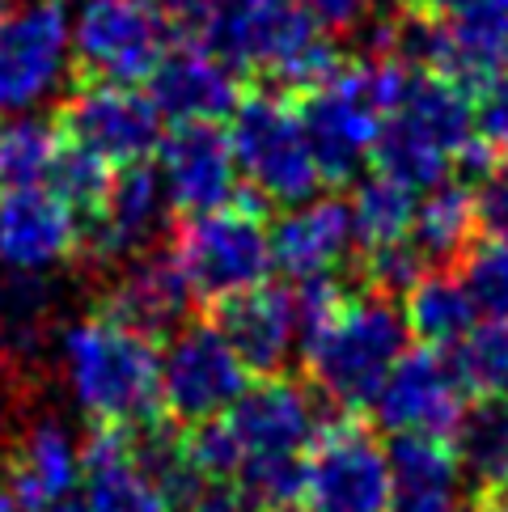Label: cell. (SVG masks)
Instances as JSON below:
<instances>
[{
    "instance_id": "1",
    "label": "cell",
    "mask_w": 508,
    "mask_h": 512,
    "mask_svg": "<svg viewBox=\"0 0 508 512\" xmlns=\"http://www.w3.org/2000/svg\"><path fill=\"white\" fill-rule=\"evenodd\" d=\"M310 390L339 415L373 407L394 360L411 347L403 309L386 292H339L335 305L297 335Z\"/></svg>"
},
{
    "instance_id": "2",
    "label": "cell",
    "mask_w": 508,
    "mask_h": 512,
    "mask_svg": "<svg viewBox=\"0 0 508 512\" xmlns=\"http://www.w3.org/2000/svg\"><path fill=\"white\" fill-rule=\"evenodd\" d=\"M64 386L89 424L106 428H144L161 419L157 339L132 331L106 309L68 322L56 339Z\"/></svg>"
},
{
    "instance_id": "3",
    "label": "cell",
    "mask_w": 508,
    "mask_h": 512,
    "mask_svg": "<svg viewBox=\"0 0 508 512\" xmlns=\"http://www.w3.org/2000/svg\"><path fill=\"white\" fill-rule=\"evenodd\" d=\"M199 43L212 47L238 77H267L293 98L322 85L343 64L339 47L301 0H216Z\"/></svg>"
},
{
    "instance_id": "4",
    "label": "cell",
    "mask_w": 508,
    "mask_h": 512,
    "mask_svg": "<svg viewBox=\"0 0 508 512\" xmlns=\"http://www.w3.org/2000/svg\"><path fill=\"white\" fill-rule=\"evenodd\" d=\"M229 144L238 161V178L259 204L293 208L322 191L314 149L305 140L297 98L284 89H242L229 111Z\"/></svg>"
},
{
    "instance_id": "5",
    "label": "cell",
    "mask_w": 508,
    "mask_h": 512,
    "mask_svg": "<svg viewBox=\"0 0 508 512\" xmlns=\"http://www.w3.org/2000/svg\"><path fill=\"white\" fill-rule=\"evenodd\" d=\"M170 259L183 271L199 305H221L263 284L271 271V233L263 204L246 191L212 212L187 216L170 242Z\"/></svg>"
},
{
    "instance_id": "6",
    "label": "cell",
    "mask_w": 508,
    "mask_h": 512,
    "mask_svg": "<svg viewBox=\"0 0 508 512\" xmlns=\"http://www.w3.org/2000/svg\"><path fill=\"white\" fill-rule=\"evenodd\" d=\"M68 39L81 77L140 85L174 47V26L157 0H81Z\"/></svg>"
},
{
    "instance_id": "7",
    "label": "cell",
    "mask_w": 508,
    "mask_h": 512,
    "mask_svg": "<svg viewBox=\"0 0 508 512\" xmlns=\"http://www.w3.org/2000/svg\"><path fill=\"white\" fill-rule=\"evenodd\" d=\"M390 462L360 415H326L305 449L301 504L310 512H390Z\"/></svg>"
},
{
    "instance_id": "8",
    "label": "cell",
    "mask_w": 508,
    "mask_h": 512,
    "mask_svg": "<svg viewBox=\"0 0 508 512\" xmlns=\"http://www.w3.org/2000/svg\"><path fill=\"white\" fill-rule=\"evenodd\" d=\"M157 369V394L161 415L178 428L204 424V419L225 415L238 394L250 386V369L238 360V352L216 331V322H183L166 335Z\"/></svg>"
},
{
    "instance_id": "9",
    "label": "cell",
    "mask_w": 508,
    "mask_h": 512,
    "mask_svg": "<svg viewBox=\"0 0 508 512\" xmlns=\"http://www.w3.org/2000/svg\"><path fill=\"white\" fill-rule=\"evenodd\" d=\"M56 132L77 144V149L102 157L106 166H132V161H149L166 119L157 115L149 89L132 81H94L81 77L72 85L60 111H56Z\"/></svg>"
},
{
    "instance_id": "10",
    "label": "cell",
    "mask_w": 508,
    "mask_h": 512,
    "mask_svg": "<svg viewBox=\"0 0 508 512\" xmlns=\"http://www.w3.org/2000/svg\"><path fill=\"white\" fill-rule=\"evenodd\" d=\"M72 64L68 9L26 0L0 13V115H26L60 89Z\"/></svg>"
},
{
    "instance_id": "11",
    "label": "cell",
    "mask_w": 508,
    "mask_h": 512,
    "mask_svg": "<svg viewBox=\"0 0 508 512\" xmlns=\"http://www.w3.org/2000/svg\"><path fill=\"white\" fill-rule=\"evenodd\" d=\"M322 398L310 390V381L288 373H267L238 394L225 411V424L246 462H276V457H305L322 428Z\"/></svg>"
},
{
    "instance_id": "12",
    "label": "cell",
    "mask_w": 508,
    "mask_h": 512,
    "mask_svg": "<svg viewBox=\"0 0 508 512\" xmlns=\"http://www.w3.org/2000/svg\"><path fill=\"white\" fill-rule=\"evenodd\" d=\"M466 386L441 347H407L373 398L377 428L390 436H449L466 407Z\"/></svg>"
},
{
    "instance_id": "13",
    "label": "cell",
    "mask_w": 508,
    "mask_h": 512,
    "mask_svg": "<svg viewBox=\"0 0 508 512\" xmlns=\"http://www.w3.org/2000/svg\"><path fill=\"white\" fill-rule=\"evenodd\" d=\"M153 157L161 191L174 212H212L238 195V161L221 123H174L170 132H161Z\"/></svg>"
},
{
    "instance_id": "14",
    "label": "cell",
    "mask_w": 508,
    "mask_h": 512,
    "mask_svg": "<svg viewBox=\"0 0 508 512\" xmlns=\"http://www.w3.org/2000/svg\"><path fill=\"white\" fill-rule=\"evenodd\" d=\"M81 254V221L47 182L0 187V267L51 276Z\"/></svg>"
},
{
    "instance_id": "15",
    "label": "cell",
    "mask_w": 508,
    "mask_h": 512,
    "mask_svg": "<svg viewBox=\"0 0 508 512\" xmlns=\"http://www.w3.org/2000/svg\"><path fill=\"white\" fill-rule=\"evenodd\" d=\"M166 191L149 161L119 166L102 208L81 225V254L89 263H123L153 250V237L166 225Z\"/></svg>"
},
{
    "instance_id": "16",
    "label": "cell",
    "mask_w": 508,
    "mask_h": 512,
    "mask_svg": "<svg viewBox=\"0 0 508 512\" xmlns=\"http://www.w3.org/2000/svg\"><path fill=\"white\" fill-rule=\"evenodd\" d=\"M441 30L437 68L479 94L508 72V0H424L420 5Z\"/></svg>"
},
{
    "instance_id": "17",
    "label": "cell",
    "mask_w": 508,
    "mask_h": 512,
    "mask_svg": "<svg viewBox=\"0 0 508 512\" xmlns=\"http://www.w3.org/2000/svg\"><path fill=\"white\" fill-rule=\"evenodd\" d=\"M149 98L166 123H221L242 98V77L212 47L183 39L149 72Z\"/></svg>"
},
{
    "instance_id": "18",
    "label": "cell",
    "mask_w": 508,
    "mask_h": 512,
    "mask_svg": "<svg viewBox=\"0 0 508 512\" xmlns=\"http://www.w3.org/2000/svg\"><path fill=\"white\" fill-rule=\"evenodd\" d=\"M271 233V267H280L293 284L305 280H335V271L352 259V221L348 199L339 195H310L305 204L280 212Z\"/></svg>"
},
{
    "instance_id": "19",
    "label": "cell",
    "mask_w": 508,
    "mask_h": 512,
    "mask_svg": "<svg viewBox=\"0 0 508 512\" xmlns=\"http://www.w3.org/2000/svg\"><path fill=\"white\" fill-rule=\"evenodd\" d=\"M0 466L9 474L5 487L26 512H47L81 491V441L56 415L30 419L9 449H0Z\"/></svg>"
},
{
    "instance_id": "20",
    "label": "cell",
    "mask_w": 508,
    "mask_h": 512,
    "mask_svg": "<svg viewBox=\"0 0 508 512\" xmlns=\"http://www.w3.org/2000/svg\"><path fill=\"white\" fill-rule=\"evenodd\" d=\"M212 322L225 335V343L238 352V360L250 369V377L284 373L288 356L297 347V305L293 292L280 284H254L238 297L212 305Z\"/></svg>"
},
{
    "instance_id": "21",
    "label": "cell",
    "mask_w": 508,
    "mask_h": 512,
    "mask_svg": "<svg viewBox=\"0 0 508 512\" xmlns=\"http://www.w3.org/2000/svg\"><path fill=\"white\" fill-rule=\"evenodd\" d=\"M191 288L183 280V271L174 267L170 250H144L123 259V271L111 280L102 309L123 326L149 335V339H166L191 318Z\"/></svg>"
},
{
    "instance_id": "22",
    "label": "cell",
    "mask_w": 508,
    "mask_h": 512,
    "mask_svg": "<svg viewBox=\"0 0 508 512\" xmlns=\"http://www.w3.org/2000/svg\"><path fill=\"white\" fill-rule=\"evenodd\" d=\"M81 491L89 512H174L161 487L140 470L127 428L89 424L81 441Z\"/></svg>"
},
{
    "instance_id": "23",
    "label": "cell",
    "mask_w": 508,
    "mask_h": 512,
    "mask_svg": "<svg viewBox=\"0 0 508 512\" xmlns=\"http://www.w3.org/2000/svg\"><path fill=\"white\" fill-rule=\"evenodd\" d=\"M445 441L453 449V462H458V483L470 491V500L487 504L508 487V398H466Z\"/></svg>"
},
{
    "instance_id": "24",
    "label": "cell",
    "mask_w": 508,
    "mask_h": 512,
    "mask_svg": "<svg viewBox=\"0 0 508 512\" xmlns=\"http://www.w3.org/2000/svg\"><path fill=\"white\" fill-rule=\"evenodd\" d=\"M51 284L34 271H0V364L22 377L51 347Z\"/></svg>"
},
{
    "instance_id": "25",
    "label": "cell",
    "mask_w": 508,
    "mask_h": 512,
    "mask_svg": "<svg viewBox=\"0 0 508 512\" xmlns=\"http://www.w3.org/2000/svg\"><path fill=\"white\" fill-rule=\"evenodd\" d=\"M479 237V208H475V187L462 178H441L437 187L415 195V221H411V242L420 246L424 259L453 263L462 250Z\"/></svg>"
},
{
    "instance_id": "26",
    "label": "cell",
    "mask_w": 508,
    "mask_h": 512,
    "mask_svg": "<svg viewBox=\"0 0 508 512\" xmlns=\"http://www.w3.org/2000/svg\"><path fill=\"white\" fill-rule=\"evenodd\" d=\"M403 322H407V335L420 339L424 347H458L462 335L479 322V309L475 301L466 297L462 280L453 271H424L407 292H403Z\"/></svg>"
},
{
    "instance_id": "27",
    "label": "cell",
    "mask_w": 508,
    "mask_h": 512,
    "mask_svg": "<svg viewBox=\"0 0 508 512\" xmlns=\"http://www.w3.org/2000/svg\"><path fill=\"white\" fill-rule=\"evenodd\" d=\"M369 170L394 178L398 187L407 191H428L437 187L441 178L453 174V157L441 149L437 140H428L420 127L403 115H386L381 132L373 140V153H369Z\"/></svg>"
},
{
    "instance_id": "28",
    "label": "cell",
    "mask_w": 508,
    "mask_h": 512,
    "mask_svg": "<svg viewBox=\"0 0 508 512\" xmlns=\"http://www.w3.org/2000/svg\"><path fill=\"white\" fill-rule=\"evenodd\" d=\"M348 221H352V242L360 250L407 242L415 221V191L398 187L394 178L373 170L356 182V191L348 199Z\"/></svg>"
},
{
    "instance_id": "29",
    "label": "cell",
    "mask_w": 508,
    "mask_h": 512,
    "mask_svg": "<svg viewBox=\"0 0 508 512\" xmlns=\"http://www.w3.org/2000/svg\"><path fill=\"white\" fill-rule=\"evenodd\" d=\"M466 394H496L508 398V318H479L462 343L453 347Z\"/></svg>"
},
{
    "instance_id": "30",
    "label": "cell",
    "mask_w": 508,
    "mask_h": 512,
    "mask_svg": "<svg viewBox=\"0 0 508 512\" xmlns=\"http://www.w3.org/2000/svg\"><path fill=\"white\" fill-rule=\"evenodd\" d=\"M60 149L56 123L17 115L13 123H0V187H30L43 182Z\"/></svg>"
},
{
    "instance_id": "31",
    "label": "cell",
    "mask_w": 508,
    "mask_h": 512,
    "mask_svg": "<svg viewBox=\"0 0 508 512\" xmlns=\"http://www.w3.org/2000/svg\"><path fill=\"white\" fill-rule=\"evenodd\" d=\"M111 178H115V166H106L102 157L85 153V149H77V144H68V140L60 136L56 161H51V170H47L43 182L64 199L72 212H77V221L85 225L89 216L102 208L106 191H111Z\"/></svg>"
},
{
    "instance_id": "32",
    "label": "cell",
    "mask_w": 508,
    "mask_h": 512,
    "mask_svg": "<svg viewBox=\"0 0 508 512\" xmlns=\"http://www.w3.org/2000/svg\"><path fill=\"white\" fill-rule=\"evenodd\" d=\"M458 280L466 297L475 301L479 318H508V242L504 237H475L462 259H458Z\"/></svg>"
},
{
    "instance_id": "33",
    "label": "cell",
    "mask_w": 508,
    "mask_h": 512,
    "mask_svg": "<svg viewBox=\"0 0 508 512\" xmlns=\"http://www.w3.org/2000/svg\"><path fill=\"white\" fill-rule=\"evenodd\" d=\"M360 271H365L369 288L386 292V297H403V292L424 276V254L407 237V242H394V246L360 250Z\"/></svg>"
},
{
    "instance_id": "34",
    "label": "cell",
    "mask_w": 508,
    "mask_h": 512,
    "mask_svg": "<svg viewBox=\"0 0 508 512\" xmlns=\"http://www.w3.org/2000/svg\"><path fill=\"white\" fill-rule=\"evenodd\" d=\"M475 132L496 157V166L508 170V81L496 77L475 94Z\"/></svg>"
},
{
    "instance_id": "35",
    "label": "cell",
    "mask_w": 508,
    "mask_h": 512,
    "mask_svg": "<svg viewBox=\"0 0 508 512\" xmlns=\"http://www.w3.org/2000/svg\"><path fill=\"white\" fill-rule=\"evenodd\" d=\"M174 512H259L238 479H199Z\"/></svg>"
},
{
    "instance_id": "36",
    "label": "cell",
    "mask_w": 508,
    "mask_h": 512,
    "mask_svg": "<svg viewBox=\"0 0 508 512\" xmlns=\"http://www.w3.org/2000/svg\"><path fill=\"white\" fill-rule=\"evenodd\" d=\"M301 5L326 34H352L369 22L373 0H301Z\"/></svg>"
},
{
    "instance_id": "37",
    "label": "cell",
    "mask_w": 508,
    "mask_h": 512,
    "mask_svg": "<svg viewBox=\"0 0 508 512\" xmlns=\"http://www.w3.org/2000/svg\"><path fill=\"white\" fill-rule=\"evenodd\" d=\"M390 512H462V508H458V491H441V487H394Z\"/></svg>"
},
{
    "instance_id": "38",
    "label": "cell",
    "mask_w": 508,
    "mask_h": 512,
    "mask_svg": "<svg viewBox=\"0 0 508 512\" xmlns=\"http://www.w3.org/2000/svg\"><path fill=\"white\" fill-rule=\"evenodd\" d=\"M9 381H13V373L5 369V364H0V411L9 407Z\"/></svg>"
},
{
    "instance_id": "39",
    "label": "cell",
    "mask_w": 508,
    "mask_h": 512,
    "mask_svg": "<svg viewBox=\"0 0 508 512\" xmlns=\"http://www.w3.org/2000/svg\"><path fill=\"white\" fill-rule=\"evenodd\" d=\"M0 512H26L22 504L13 500V491H9V487H0Z\"/></svg>"
},
{
    "instance_id": "40",
    "label": "cell",
    "mask_w": 508,
    "mask_h": 512,
    "mask_svg": "<svg viewBox=\"0 0 508 512\" xmlns=\"http://www.w3.org/2000/svg\"><path fill=\"white\" fill-rule=\"evenodd\" d=\"M483 512H508V491H500V496H492L487 504H479Z\"/></svg>"
},
{
    "instance_id": "41",
    "label": "cell",
    "mask_w": 508,
    "mask_h": 512,
    "mask_svg": "<svg viewBox=\"0 0 508 512\" xmlns=\"http://www.w3.org/2000/svg\"><path fill=\"white\" fill-rule=\"evenodd\" d=\"M386 5H390L394 13H407V9H420L424 0H386Z\"/></svg>"
},
{
    "instance_id": "42",
    "label": "cell",
    "mask_w": 508,
    "mask_h": 512,
    "mask_svg": "<svg viewBox=\"0 0 508 512\" xmlns=\"http://www.w3.org/2000/svg\"><path fill=\"white\" fill-rule=\"evenodd\" d=\"M263 512H310L305 504H280V508H263Z\"/></svg>"
},
{
    "instance_id": "43",
    "label": "cell",
    "mask_w": 508,
    "mask_h": 512,
    "mask_svg": "<svg viewBox=\"0 0 508 512\" xmlns=\"http://www.w3.org/2000/svg\"><path fill=\"white\" fill-rule=\"evenodd\" d=\"M5 9H9V0H0V13H5Z\"/></svg>"
},
{
    "instance_id": "44",
    "label": "cell",
    "mask_w": 508,
    "mask_h": 512,
    "mask_svg": "<svg viewBox=\"0 0 508 512\" xmlns=\"http://www.w3.org/2000/svg\"><path fill=\"white\" fill-rule=\"evenodd\" d=\"M504 81H508V72H504Z\"/></svg>"
},
{
    "instance_id": "45",
    "label": "cell",
    "mask_w": 508,
    "mask_h": 512,
    "mask_svg": "<svg viewBox=\"0 0 508 512\" xmlns=\"http://www.w3.org/2000/svg\"><path fill=\"white\" fill-rule=\"evenodd\" d=\"M504 491H508V487H504Z\"/></svg>"
}]
</instances>
